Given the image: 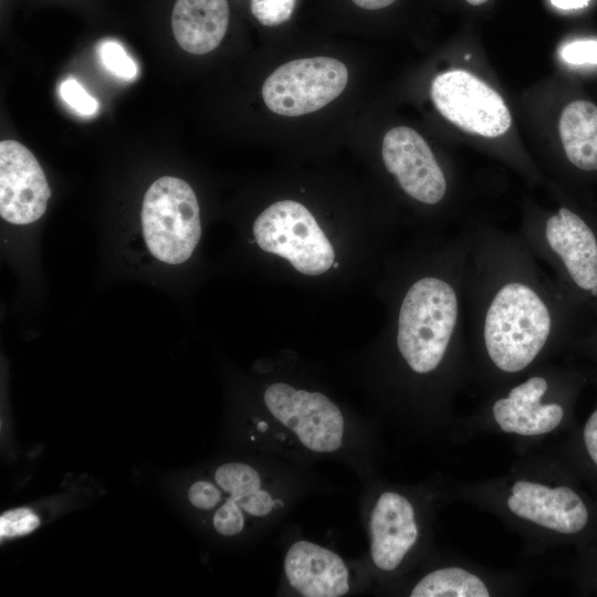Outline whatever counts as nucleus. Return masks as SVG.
<instances>
[{
  "instance_id": "obj_18",
  "label": "nucleus",
  "mask_w": 597,
  "mask_h": 597,
  "mask_svg": "<svg viewBox=\"0 0 597 597\" xmlns=\"http://www.w3.org/2000/svg\"><path fill=\"white\" fill-rule=\"evenodd\" d=\"M101 62L106 70L115 76L130 81L138 74L136 62L127 54L125 49L114 40L101 43L98 49Z\"/></svg>"
},
{
  "instance_id": "obj_2",
  "label": "nucleus",
  "mask_w": 597,
  "mask_h": 597,
  "mask_svg": "<svg viewBox=\"0 0 597 597\" xmlns=\"http://www.w3.org/2000/svg\"><path fill=\"white\" fill-rule=\"evenodd\" d=\"M548 457H528L502 478L457 486V496L495 514L537 549L575 536L590 512L575 489L558 480Z\"/></svg>"
},
{
  "instance_id": "obj_4",
  "label": "nucleus",
  "mask_w": 597,
  "mask_h": 597,
  "mask_svg": "<svg viewBox=\"0 0 597 597\" xmlns=\"http://www.w3.org/2000/svg\"><path fill=\"white\" fill-rule=\"evenodd\" d=\"M520 235L546 262L562 291L586 316L597 317V221L567 205L530 212Z\"/></svg>"
},
{
  "instance_id": "obj_17",
  "label": "nucleus",
  "mask_w": 597,
  "mask_h": 597,
  "mask_svg": "<svg viewBox=\"0 0 597 597\" xmlns=\"http://www.w3.org/2000/svg\"><path fill=\"white\" fill-rule=\"evenodd\" d=\"M216 481L235 501L260 489L261 479L256 470L248 464L230 462L219 467Z\"/></svg>"
},
{
  "instance_id": "obj_9",
  "label": "nucleus",
  "mask_w": 597,
  "mask_h": 597,
  "mask_svg": "<svg viewBox=\"0 0 597 597\" xmlns=\"http://www.w3.org/2000/svg\"><path fill=\"white\" fill-rule=\"evenodd\" d=\"M264 402L310 450L332 452L341 447L344 419L338 407L323 394L276 383L265 390Z\"/></svg>"
},
{
  "instance_id": "obj_13",
  "label": "nucleus",
  "mask_w": 597,
  "mask_h": 597,
  "mask_svg": "<svg viewBox=\"0 0 597 597\" xmlns=\"http://www.w3.org/2000/svg\"><path fill=\"white\" fill-rule=\"evenodd\" d=\"M284 570L291 586L305 597H339L349 589L343 559L307 541H298L289 548Z\"/></svg>"
},
{
  "instance_id": "obj_23",
  "label": "nucleus",
  "mask_w": 597,
  "mask_h": 597,
  "mask_svg": "<svg viewBox=\"0 0 597 597\" xmlns=\"http://www.w3.org/2000/svg\"><path fill=\"white\" fill-rule=\"evenodd\" d=\"M562 59L572 65H597V40H575L561 50Z\"/></svg>"
},
{
  "instance_id": "obj_15",
  "label": "nucleus",
  "mask_w": 597,
  "mask_h": 597,
  "mask_svg": "<svg viewBox=\"0 0 597 597\" xmlns=\"http://www.w3.org/2000/svg\"><path fill=\"white\" fill-rule=\"evenodd\" d=\"M510 575H495L476 566L453 564L427 573L410 590L411 597H490L517 586Z\"/></svg>"
},
{
  "instance_id": "obj_12",
  "label": "nucleus",
  "mask_w": 597,
  "mask_h": 597,
  "mask_svg": "<svg viewBox=\"0 0 597 597\" xmlns=\"http://www.w3.org/2000/svg\"><path fill=\"white\" fill-rule=\"evenodd\" d=\"M370 554L377 568H398L419 540L413 504L404 494L387 491L376 501L369 521Z\"/></svg>"
},
{
  "instance_id": "obj_25",
  "label": "nucleus",
  "mask_w": 597,
  "mask_h": 597,
  "mask_svg": "<svg viewBox=\"0 0 597 597\" xmlns=\"http://www.w3.org/2000/svg\"><path fill=\"white\" fill-rule=\"evenodd\" d=\"M237 503L247 513L254 516L268 515L274 506V500L266 491L261 489L240 498Z\"/></svg>"
},
{
  "instance_id": "obj_30",
  "label": "nucleus",
  "mask_w": 597,
  "mask_h": 597,
  "mask_svg": "<svg viewBox=\"0 0 597 597\" xmlns=\"http://www.w3.org/2000/svg\"><path fill=\"white\" fill-rule=\"evenodd\" d=\"M465 1L472 6H479L486 2L488 0H465Z\"/></svg>"
},
{
  "instance_id": "obj_31",
  "label": "nucleus",
  "mask_w": 597,
  "mask_h": 597,
  "mask_svg": "<svg viewBox=\"0 0 597 597\" xmlns=\"http://www.w3.org/2000/svg\"><path fill=\"white\" fill-rule=\"evenodd\" d=\"M333 266H334V268H337V266H338V264H337L336 262H334V263H333Z\"/></svg>"
},
{
  "instance_id": "obj_1",
  "label": "nucleus",
  "mask_w": 597,
  "mask_h": 597,
  "mask_svg": "<svg viewBox=\"0 0 597 597\" xmlns=\"http://www.w3.org/2000/svg\"><path fill=\"white\" fill-rule=\"evenodd\" d=\"M465 231L470 383L486 395L570 347L585 315L538 265L520 234L488 224Z\"/></svg>"
},
{
  "instance_id": "obj_20",
  "label": "nucleus",
  "mask_w": 597,
  "mask_h": 597,
  "mask_svg": "<svg viewBox=\"0 0 597 597\" xmlns=\"http://www.w3.org/2000/svg\"><path fill=\"white\" fill-rule=\"evenodd\" d=\"M59 92L63 101L81 115L91 116L98 108L97 101L73 77L63 81Z\"/></svg>"
},
{
  "instance_id": "obj_27",
  "label": "nucleus",
  "mask_w": 597,
  "mask_h": 597,
  "mask_svg": "<svg viewBox=\"0 0 597 597\" xmlns=\"http://www.w3.org/2000/svg\"><path fill=\"white\" fill-rule=\"evenodd\" d=\"M570 347L597 356V327L587 334H579Z\"/></svg>"
},
{
  "instance_id": "obj_29",
  "label": "nucleus",
  "mask_w": 597,
  "mask_h": 597,
  "mask_svg": "<svg viewBox=\"0 0 597 597\" xmlns=\"http://www.w3.org/2000/svg\"><path fill=\"white\" fill-rule=\"evenodd\" d=\"M590 0H551L552 4L562 10L582 9L588 6Z\"/></svg>"
},
{
  "instance_id": "obj_21",
  "label": "nucleus",
  "mask_w": 597,
  "mask_h": 597,
  "mask_svg": "<svg viewBox=\"0 0 597 597\" xmlns=\"http://www.w3.org/2000/svg\"><path fill=\"white\" fill-rule=\"evenodd\" d=\"M40 524L39 517L29 509H14L0 516L1 537L25 535Z\"/></svg>"
},
{
  "instance_id": "obj_16",
  "label": "nucleus",
  "mask_w": 597,
  "mask_h": 597,
  "mask_svg": "<svg viewBox=\"0 0 597 597\" xmlns=\"http://www.w3.org/2000/svg\"><path fill=\"white\" fill-rule=\"evenodd\" d=\"M558 133L570 167L579 174H597V105L587 100L566 104L559 116Z\"/></svg>"
},
{
  "instance_id": "obj_26",
  "label": "nucleus",
  "mask_w": 597,
  "mask_h": 597,
  "mask_svg": "<svg viewBox=\"0 0 597 597\" xmlns=\"http://www.w3.org/2000/svg\"><path fill=\"white\" fill-rule=\"evenodd\" d=\"M583 444L589 460L597 469V408L584 425Z\"/></svg>"
},
{
  "instance_id": "obj_3",
  "label": "nucleus",
  "mask_w": 597,
  "mask_h": 597,
  "mask_svg": "<svg viewBox=\"0 0 597 597\" xmlns=\"http://www.w3.org/2000/svg\"><path fill=\"white\" fill-rule=\"evenodd\" d=\"M578 378L566 368L544 364L519 379L486 394L465 430H489L522 441H537L565 422Z\"/></svg>"
},
{
  "instance_id": "obj_19",
  "label": "nucleus",
  "mask_w": 597,
  "mask_h": 597,
  "mask_svg": "<svg viewBox=\"0 0 597 597\" xmlns=\"http://www.w3.org/2000/svg\"><path fill=\"white\" fill-rule=\"evenodd\" d=\"M296 0H250L253 17L265 27L286 22L295 8Z\"/></svg>"
},
{
  "instance_id": "obj_11",
  "label": "nucleus",
  "mask_w": 597,
  "mask_h": 597,
  "mask_svg": "<svg viewBox=\"0 0 597 597\" xmlns=\"http://www.w3.org/2000/svg\"><path fill=\"white\" fill-rule=\"evenodd\" d=\"M51 190L34 155L22 144L0 143V214L13 224H29L45 212Z\"/></svg>"
},
{
  "instance_id": "obj_14",
  "label": "nucleus",
  "mask_w": 597,
  "mask_h": 597,
  "mask_svg": "<svg viewBox=\"0 0 597 597\" xmlns=\"http://www.w3.org/2000/svg\"><path fill=\"white\" fill-rule=\"evenodd\" d=\"M228 0H176L171 13L174 36L191 54L214 50L229 24Z\"/></svg>"
},
{
  "instance_id": "obj_24",
  "label": "nucleus",
  "mask_w": 597,
  "mask_h": 597,
  "mask_svg": "<svg viewBox=\"0 0 597 597\" xmlns=\"http://www.w3.org/2000/svg\"><path fill=\"white\" fill-rule=\"evenodd\" d=\"M188 498L193 506L202 510L216 506L221 500L218 489L206 481L193 483L189 489Z\"/></svg>"
},
{
  "instance_id": "obj_22",
  "label": "nucleus",
  "mask_w": 597,
  "mask_h": 597,
  "mask_svg": "<svg viewBox=\"0 0 597 597\" xmlns=\"http://www.w3.org/2000/svg\"><path fill=\"white\" fill-rule=\"evenodd\" d=\"M216 531L226 536L239 534L243 528V515L240 505L234 499H230L218 509L213 516Z\"/></svg>"
},
{
  "instance_id": "obj_7",
  "label": "nucleus",
  "mask_w": 597,
  "mask_h": 597,
  "mask_svg": "<svg viewBox=\"0 0 597 597\" xmlns=\"http://www.w3.org/2000/svg\"><path fill=\"white\" fill-rule=\"evenodd\" d=\"M347 82V66L337 59H297L282 64L266 77L262 98L271 112L296 117L333 102L344 92Z\"/></svg>"
},
{
  "instance_id": "obj_5",
  "label": "nucleus",
  "mask_w": 597,
  "mask_h": 597,
  "mask_svg": "<svg viewBox=\"0 0 597 597\" xmlns=\"http://www.w3.org/2000/svg\"><path fill=\"white\" fill-rule=\"evenodd\" d=\"M142 224L146 245L155 258L169 264L187 261L201 235L192 188L176 177L157 179L145 193Z\"/></svg>"
},
{
  "instance_id": "obj_10",
  "label": "nucleus",
  "mask_w": 597,
  "mask_h": 597,
  "mask_svg": "<svg viewBox=\"0 0 597 597\" xmlns=\"http://www.w3.org/2000/svg\"><path fill=\"white\" fill-rule=\"evenodd\" d=\"M384 165L415 201L436 207L448 196L449 181L423 137L407 126L391 128L381 145Z\"/></svg>"
},
{
  "instance_id": "obj_6",
  "label": "nucleus",
  "mask_w": 597,
  "mask_h": 597,
  "mask_svg": "<svg viewBox=\"0 0 597 597\" xmlns=\"http://www.w3.org/2000/svg\"><path fill=\"white\" fill-rule=\"evenodd\" d=\"M259 247L286 259L307 275L326 272L334 263V250L306 207L281 200L263 210L253 224Z\"/></svg>"
},
{
  "instance_id": "obj_28",
  "label": "nucleus",
  "mask_w": 597,
  "mask_h": 597,
  "mask_svg": "<svg viewBox=\"0 0 597 597\" xmlns=\"http://www.w3.org/2000/svg\"><path fill=\"white\" fill-rule=\"evenodd\" d=\"M356 6L366 10H378L392 4L396 0H352Z\"/></svg>"
},
{
  "instance_id": "obj_8",
  "label": "nucleus",
  "mask_w": 597,
  "mask_h": 597,
  "mask_svg": "<svg viewBox=\"0 0 597 597\" xmlns=\"http://www.w3.org/2000/svg\"><path fill=\"white\" fill-rule=\"evenodd\" d=\"M430 93L439 113L462 130L492 138L505 134L511 126L504 100L468 71L437 75Z\"/></svg>"
}]
</instances>
